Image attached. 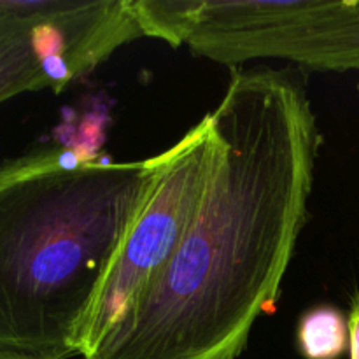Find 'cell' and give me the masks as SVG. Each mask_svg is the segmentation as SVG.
<instances>
[{"label": "cell", "instance_id": "cell-8", "mask_svg": "<svg viewBox=\"0 0 359 359\" xmlns=\"http://www.w3.org/2000/svg\"><path fill=\"white\" fill-rule=\"evenodd\" d=\"M0 359H39V358L23 356V354H14V353H6V351H0Z\"/></svg>", "mask_w": 359, "mask_h": 359}, {"label": "cell", "instance_id": "cell-4", "mask_svg": "<svg viewBox=\"0 0 359 359\" xmlns=\"http://www.w3.org/2000/svg\"><path fill=\"white\" fill-rule=\"evenodd\" d=\"M51 0H34L27 13L0 21V104L27 91L49 88L42 18Z\"/></svg>", "mask_w": 359, "mask_h": 359}, {"label": "cell", "instance_id": "cell-6", "mask_svg": "<svg viewBox=\"0 0 359 359\" xmlns=\"http://www.w3.org/2000/svg\"><path fill=\"white\" fill-rule=\"evenodd\" d=\"M349 354L351 359H359V297L349 314Z\"/></svg>", "mask_w": 359, "mask_h": 359}, {"label": "cell", "instance_id": "cell-9", "mask_svg": "<svg viewBox=\"0 0 359 359\" xmlns=\"http://www.w3.org/2000/svg\"><path fill=\"white\" fill-rule=\"evenodd\" d=\"M358 95H359V83H358Z\"/></svg>", "mask_w": 359, "mask_h": 359}, {"label": "cell", "instance_id": "cell-1", "mask_svg": "<svg viewBox=\"0 0 359 359\" xmlns=\"http://www.w3.org/2000/svg\"><path fill=\"white\" fill-rule=\"evenodd\" d=\"M212 116L223 151L198 216L84 359H235L279 298L321 146L304 74L233 70Z\"/></svg>", "mask_w": 359, "mask_h": 359}, {"label": "cell", "instance_id": "cell-2", "mask_svg": "<svg viewBox=\"0 0 359 359\" xmlns=\"http://www.w3.org/2000/svg\"><path fill=\"white\" fill-rule=\"evenodd\" d=\"M158 168L160 154L111 161L60 146L0 165V351L81 356L95 298Z\"/></svg>", "mask_w": 359, "mask_h": 359}, {"label": "cell", "instance_id": "cell-5", "mask_svg": "<svg viewBox=\"0 0 359 359\" xmlns=\"http://www.w3.org/2000/svg\"><path fill=\"white\" fill-rule=\"evenodd\" d=\"M298 347L307 359H339L349 349V319L328 305L305 312L298 325Z\"/></svg>", "mask_w": 359, "mask_h": 359}, {"label": "cell", "instance_id": "cell-7", "mask_svg": "<svg viewBox=\"0 0 359 359\" xmlns=\"http://www.w3.org/2000/svg\"><path fill=\"white\" fill-rule=\"evenodd\" d=\"M32 0H0V21L27 13Z\"/></svg>", "mask_w": 359, "mask_h": 359}, {"label": "cell", "instance_id": "cell-3", "mask_svg": "<svg viewBox=\"0 0 359 359\" xmlns=\"http://www.w3.org/2000/svg\"><path fill=\"white\" fill-rule=\"evenodd\" d=\"M223 139L212 112L160 153L149 196L123 238L95 298L83 337L90 354L119 316L170 262L191 228L217 170Z\"/></svg>", "mask_w": 359, "mask_h": 359}]
</instances>
